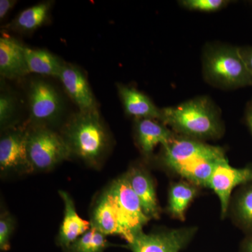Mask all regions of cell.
<instances>
[{"mask_svg": "<svg viewBox=\"0 0 252 252\" xmlns=\"http://www.w3.org/2000/svg\"><path fill=\"white\" fill-rule=\"evenodd\" d=\"M28 152L34 171L51 170L72 157L61 133L46 127L28 126Z\"/></svg>", "mask_w": 252, "mask_h": 252, "instance_id": "cell-5", "label": "cell"}, {"mask_svg": "<svg viewBox=\"0 0 252 252\" xmlns=\"http://www.w3.org/2000/svg\"><path fill=\"white\" fill-rule=\"evenodd\" d=\"M162 122L176 131L195 138H212L220 134L216 109L205 97L191 99L161 109Z\"/></svg>", "mask_w": 252, "mask_h": 252, "instance_id": "cell-2", "label": "cell"}, {"mask_svg": "<svg viewBox=\"0 0 252 252\" xmlns=\"http://www.w3.org/2000/svg\"><path fill=\"white\" fill-rule=\"evenodd\" d=\"M203 67L205 77L215 85L227 89L252 85V74L239 48H212L205 54Z\"/></svg>", "mask_w": 252, "mask_h": 252, "instance_id": "cell-3", "label": "cell"}, {"mask_svg": "<svg viewBox=\"0 0 252 252\" xmlns=\"http://www.w3.org/2000/svg\"><path fill=\"white\" fill-rule=\"evenodd\" d=\"M29 127L52 128L62 121L64 103L59 91L41 78L32 79L27 89ZM53 129V128H52Z\"/></svg>", "mask_w": 252, "mask_h": 252, "instance_id": "cell-4", "label": "cell"}, {"mask_svg": "<svg viewBox=\"0 0 252 252\" xmlns=\"http://www.w3.org/2000/svg\"><path fill=\"white\" fill-rule=\"evenodd\" d=\"M252 182V168H236L228 163L226 158L217 164L212 174L208 188L212 189L220 200L221 214L224 215L230 195L235 187L243 184Z\"/></svg>", "mask_w": 252, "mask_h": 252, "instance_id": "cell-9", "label": "cell"}, {"mask_svg": "<svg viewBox=\"0 0 252 252\" xmlns=\"http://www.w3.org/2000/svg\"><path fill=\"white\" fill-rule=\"evenodd\" d=\"M246 252H252V240H250L247 245Z\"/></svg>", "mask_w": 252, "mask_h": 252, "instance_id": "cell-29", "label": "cell"}, {"mask_svg": "<svg viewBox=\"0 0 252 252\" xmlns=\"http://www.w3.org/2000/svg\"><path fill=\"white\" fill-rule=\"evenodd\" d=\"M226 3L224 0H184L181 1V4L187 9L203 11H217Z\"/></svg>", "mask_w": 252, "mask_h": 252, "instance_id": "cell-25", "label": "cell"}, {"mask_svg": "<svg viewBox=\"0 0 252 252\" xmlns=\"http://www.w3.org/2000/svg\"><path fill=\"white\" fill-rule=\"evenodd\" d=\"M164 161L180 175L189 167L204 160H218L225 158L223 150L187 138H174L164 147Z\"/></svg>", "mask_w": 252, "mask_h": 252, "instance_id": "cell-8", "label": "cell"}, {"mask_svg": "<svg viewBox=\"0 0 252 252\" xmlns=\"http://www.w3.org/2000/svg\"><path fill=\"white\" fill-rule=\"evenodd\" d=\"M238 216L245 224L252 226V188L245 190L239 198Z\"/></svg>", "mask_w": 252, "mask_h": 252, "instance_id": "cell-24", "label": "cell"}, {"mask_svg": "<svg viewBox=\"0 0 252 252\" xmlns=\"http://www.w3.org/2000/svg\"><path fill=\"white\" fill-rule=\"evenodd\" d=\"M136 140L144 155L149 157L158 144L165 147L173 140V134L154 119H137L135 124Z\"/></svg>", "mask_w": 252, "mask_h": 252, "instance_id": "cell-17", "label": "cell"}, {"mask_svg": "<svg viewBox=\"0 0 252 252\" xmlns=\"http://www.w3.org/2000/svg\"><path fill=\"white\" fill-rule=\"evenodd\" d=\"M117 87L118 94L127 115L137 119H158L162 121L161 109L158 108L143 93L135 88L122 84H118Z\"/></svg>", "mask_w": 252, "mask_h": 252, "instance_id": "cell-16", "label": "cell"}, {"mask_svg": "<svg viewBox=\"0 0 252 252\" xmlns=\"http://www.w3.org/2000/svg\"><path fill=\"white\" fill-rule=\"evenodd\" d=\"M126 176L132 190L140 200L146 216L149 220L159 218L160 207L158 203L153 180L148 172L141 167H132Z\"/></svg>", "mask_w": 252, "mask_h": 252, "instance_id": "cell-14", "label": "cell"}, {"mask_svg": "<svg viewBox=\"0 0 252 252\" xmlns=\"http://www.w3.org/2000/svg\"><path fill=\"white\" fill-rule=\"evenodd\" d=\"M64 203V217L60 227L58 241L61 246L69 248L81 235L91 228V222L83 220L78 215L71 195L64 190H59Z\"/></svg>", "mask_w": 252, "mask_h": 252, "instance_id": "cell-15", "label": "cell"}, {"mask_svg": "<svg viewBox=\"0 0 252 252\" xmlns=\"http://www.w3.org/2000/svg\"><path fill=\"white\" fill-rule=\"evenodd\" d=\"M61 135L72 156L92 167L99 166L110 148L111 137L99 112L74 113L63 124Z\"/></svg>", "mask_w": 252, "mask_h": 252, "instance_id": "cell-1", "label": "cell"}, {"mask_svg": "<svg viewBox=\"0 0 252 252\" xmlns=\"http://www.w3.org/2000/svg\"><path fill=\"white\" fill-rule=\"evenodd\" d=\"M196 189L193 185L179 182L172 186L169 192L168 209L172 216L183 220L189 204L196 195Z\"/></svg>", "mask_w": 252, "mask_h": 252, "instance_id": "cell-20", "label": "cell"}, {"mask_svg": "<svg viewBox=\"0 0 252 252\" xmlns=\"http://www.w3.org/2000/svg\"><path fill=\"white\" fill-rule=\"evenodd\" d=\"M30 74L25 46L9 37L0 38V74L5 79H19Z\"/></svg>", "mask_w": 252, "mask_h": 252, "instance_id": "cell-12", "label": "cell"}, {"mask_svg": "<svg viewBox=\"0 0 252 252\" xmlns=\"http://www.w3.org/2000/svg\"><path fill=\"white\" fill-rule=\"evenodd\" d=\"M107 191L117 208L130 244L136 235L143 232L142 228L150 220L144 214L126 175L114 181Z\"/></svg>", "mask_w": 252, "mask_h": 252, "instance_id": "cell-6", "label": "cell"}, {"mask_svg": "<svg viewBox=\"0 0 252 252\" xmlns=\"http://www.w3.org/2000/svg\"><path fill=\"white\" fill-rule=\"evenodd\" d=\"M248 122L250 126V129L252 132V109L250 111L248 114Z\"/></svg>", "mask_w": 252, "mask_h": 252, "instance_id": "cell-28", "label": "cell"}, {"mask_svg": "<svg viewBox=\"0 0 252 252\" xmlns=\"http://www.w3.org/2000/svg\"><path fill=\"white\" fill-rule=\"evenodd\" d=\"M14 217L7 212H1L0 217V249L7 251L10 248V240L14 230Z\"/></svg>", "mask_w": 252, "mask_h": 252, "instance_id": "cell-23", "label": "cell"}, {"mask_svg": "<svg viewBox=\"0 0 252 252\" xmlns=\"http://www.w3.org/2000/svg\"><path fill=\"white\" fill-rule=\"evenodd\" d=\"M59 79L79 112H99L97 101L89 81L77 66L64 63Z\"/></svg>", "mask_w": 252, "mask_h": 252, "instance_id": "cell-11", "label": "cell"}, {"mask_svg": "<svg viewBox=\"0 0 252 252\" xmlns=\"http://www.w3.org/2000/svg\"><path fill=\"white\" fill-rule=\"evenodd\" d=\"M109 245L107 235L91 227L68 248L72 252H103Z\"/></svg>", "mask_w": 252, "mask_h": 252, "instance_id": "cell-22", "label": "cell"}, {"mask_svg": "<svg viewBox=\"0 0 252 252\" xmlns=\"http://www.w3.org/2000/svg\"><path fill=\"white\" fill-rule=\"evenodd\" d=\"M17 3L16 0H1L0 1V19L2 21L8 13L14 8Z\"/></svg>", "mask_w": 252, "mask_h": 252, "instance_id": "cell-26", "label": "cell"}, {"mask_svg": "<svg viewBox=\"0 0 252 252\" xmlns=\"http://www.w3.org/2000/svg\"><path fill=\"white\" fill-rule=\"evenodd\" d=\"M21 105L17 96L1 81L0 91V126L1 131L18 125Z\"/></svg>", "mask_w": 252, "mask_h": 252, "instance_id": "cell-21", "label": "cell"}, {"mask_svg": "<svg viewBox=\"0 0 252 252\" xmlns=\"http://www.w3.org/2000/svg\"><path fill=\"white\" fill-rule=\"evenodd\" d=\"M25 54L30 74L48 76L59 79L64 63L57 56L45 49L25 46Z\"/></svg>", "mask_w": 252, "mask_h": 252, "instance_id": "cell-19", "label": "cell"}, {"mask_svg": "<svg viewBox=\"0 0 252 252\" xmlns=\"http://www.w3.org/2000/svg\"><path fill=\"white\" fill-rule=\"evenodd\" d=\"M53 4V1H43L23 10L5 28L21 34H31L45 24Z\"/></svg>", "mask_w": 252, "mask_h": 252, "instance_id": "cell-18", "label": "cell"}, {"mask_svg": "<svg viewBox=\"0 0 252 252\" xmlns=\"http://www.w3.org/2000/svg\"><path fill=\"white\" fill-rule=\"evenodd\" d=\"M91 227L105 235H119L129 243L117 208L107 190L97 200L93 210Z\"/></svg>", "mask_w": 252, "mask_h": 252, "instance_id": "cell-13", "label": "cell"}, {"mask_svg": "<svg viewBox=\"0 0 252 252\" xmlns=\"http://www.w3.org/2000/svg\"><path fill=\"white\" fill-rule=\"evenodd\" d=\"M240 56L252 74V47L239 48Z\"/></svg>", "mask_w": 252, "mask_h": 252, "instance_id": "cell-27", "label": "cell"}, {"mask_svg": "<svg viewBox=\"0 0 252 252\" xmlns=\"http://www.w3.org/2000/svg\"><path fill=\"white\" fill-rule=\"evenodd\" d=\"M193 231L182 228L151 234L142 232L129 246L132 252H180L189 243Z\"/></svg>", "mask_w": 252, "mask_h": 252, "instance_id": "cell-10", "label": "cell"}, {"mask_svg": "<svg viewBox=\"0 0 252 252\" xmlns=\"http://www.w3.org/2000/svg\"><path fill=\"white\" fill-rule=\"evenodd\" d=\"M28 126L16 125L1 131L0 170L1 173L28 174L34 172L28 152Z\"/></svg>", "mask_w": 252, "mask_h": 252, "instance_id": "cell-7", "label": "cell"}]
</instances>
